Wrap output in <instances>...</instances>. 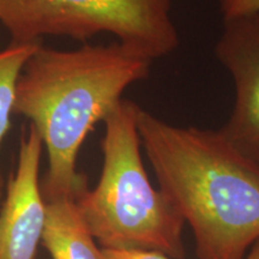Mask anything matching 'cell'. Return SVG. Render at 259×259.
I'll return each mask as SVG.
<instances>
[{
    "label": "cell",
    "instance_id": "obj_8",
    "mask_svg": "<svg viewBox=\"0 0 259 259\" xmlns=\"http://www.w3.org/2000/svg\"><path fill=\"white\" fill-rule=\"evenodd\" d=\"M41 42H11L0 51V149L6 134L11 127V115L14 113L16 87L27 61ZM0 189H3V176L0 168Z\"/></svg>",
    "mask_w": 259,
    "mask_h": 259
},
{
    "label": "cell",
    "instance_id": "obj_3",
    "mask_svg": "<svg viewBox=\"0 0 259 259\" xmlns=\"http://www.w3.org/2000/svg\"><path fill=\"white\" fill-rule=\"evenodd\" d=\"M138 107L122 99L105 118L101 176L95 189L83 191L76 203L103 250H150L183 259L185 221L145 171Z\"/></svg>",
    "mask_w": 259,
    "mask_h": 259
},
{
    "label": "cell",
    "instance_id": "obj_7",
    "mask_svg": "<svg viewBox=\"0 0 259 259\" xmlns=\"http://www.w3.org/2000/svg\"><path fill=\"white\" fill-rule=\"evenodd\" d=\"M45 202L46 221L41 242L52 259H106L84 222L76 199Z\"/></svg>",
    "mask_w": 259,
    "mask_h": 259
},
{
    "label": "cell",
    "instance_id": "obj_2",
    "mask_svg": "<svg viewBox=\"0 0 259 259\" xmlns=\"http://www.w3.org/2000/svg\"><path fill=\"white\" fill-rule=\"evenodd\" d=\"M160 191L189 223L199 259H244L259 239V169L219 130L180 127L137 109Z\"/></svg>",
    "mask_w": 259,
    "mask_h": 259
},
{
    "label": "cell",
    "instance_id": "obj_11",
    "mask_svg": "<svg viewBox=\"0 0 259 259\" xmlns=\"http://www.w3.org/2000/svg\"><path fill=\"white\" fill-rule=\"evenodd\" d=\"M244 259H259V239L251 246Z\"/></svg>",
    "mask_w": 259,
    "mask_h": 259
},
{
    "label": "cell",
    "instance_id": "obj_10",
    "mask_svg": "<svg viewBox=\"0 0 259 259\" xmlns=\"http://www.w3.org/2000/svg\"><path fill=\"white\" fill-rule=\"evenodd\" d=\"M106 259H173L164 253L150 250H103Z\"/></svg>",
    "mask_w": 259,
    "mask_h": 259
},
{
    "label": "cell",
    "instance_id": "obj_4",
    "mask_svg": "<svg viewBox=\"0 0 259 259\" xmlns=\"http://www.w3.org/2000/svg\"><path fill=\"white\" fill-rule=\"evenodd\" d=\"M171 4L173 0H0V23L12 42L21 44L41 42L44 36L85 41L108 32L154 61L179 46Z\"/></svg>",
    "mask_w": 259,
    "mask_h": 259
},
{
    "label": "cell",
    "instance_id": "obj_12",
    "mask_svg": "<svg viewBox=\"0 0 259 259\" xmlns=\"http://www.w3.org/2000/svg\"><path fill=\"white\" fill-rule=\"evenodd\" d=\"M0 199H2V189H0Z\"/></svg>",
    "mask_w": 259,
    "mask_h": 259
},
{
    "label": "cell",
    "instance_id": "obj_6",
    "mask_svg": "<svg viewBox=\"0 0 259 259\" xmlns=\"http://www.w3.org/2000/svg\"><path fill=\"white\" fill-rule=\"evenodd\" d=\"M44 144L32 126L21 139L17 168L0 208V259H35L46 221L38 180Z\"/></svg>",
    "mask_w": 259,
    "mask_h": 259
},
{
    "label": "cell",
    "instance_id": "obj_1",
    "mask_svg": "<svg viewBox=\"0 0 259 259\" xmlns=\"http://www.w3.org/2000/svg\"><path fill=\"white\" fill-rule=\"evenodd\" d=\"M151 64L119 42L73 51L41 45L30 57L16 87L14 113L31 121L46 148L45 200L77 199L88 189L76 167L82 144L121 101L122 93L147 78Z\"/></svg>",
    "mask_w": 259,
    "mask_h": 259
},
{
    "label": "cell",
    "instance_id": "obj_9",
    "mask_svg": "<svg viewBox=\"0 0 259 259\" xmlns=\"http://www.w3.org/2000/svg\"><path fill=\"white\" fill-rule=\"evenodd\" d=\"M223 21L259 14V0H219Z\"/></svg>",
    "mask_w": 259,
    "mask_h": 259
},
{
    "label": "cell",
    "instance_id": "obj_5",
    "mask_svg": "<svg viewBox=\"0 0 259 259\" xmlns=\"http://www.w3.org/2000/svg\"><path fill=\"white\" fill-rule=\"evenodd\" d=\"M223 23L215 54L234 80L235 102L219 131L259 169V14Z\"/></svg>",
    "mask_w": 259,
    "mask_h": 259
}]
</instances>
